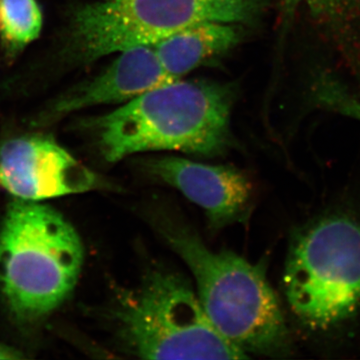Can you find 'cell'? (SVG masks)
I'll use <instances>...</instances> for the list:
<instances>
[{"label":"cell","instance_id":"cell-6","mask_svg":"<svg viewBox=\"0 0 360 360\" xmlns=\"http://www.w3.org/2000/svg\"><path fill=\"white\" fill-rule=\"evenodd\" d=\"M291 310L305 326L328 329L360 309V225L326 217L291 241L283 276Z\"/></svg>","mask_w":360,"mask_h":360},{"label":"cell","instance_id":"cell-3","mask_svg":"<svg viewBox=\"0 0 360 360\" xmlns=\"http://www.w3.org/2000/svg\"><path fill=\"white\" fill-rule=\"evenodd\" d=\"M84 262L73 225L41 201L14 198L0 225V293L16 321L46 319L70 298Z\"/></svg>","mask_w":360,"mask_h":360},{"label":"cell","instance_id":"cell-11","mask_svg":"<svg viewBox=\"0 0 360 360\" xmlns=\"http://www.w3.org/2000/svg\"><path fill=\"white\" fill-rule=\"evenodd\" d=\"M41 9L37 0H0V33L4 49L15 56L39 37Z\"/></svg>","mask_w":360,"mask_h":360},{"label":"cell","instance_id":"cell-12","mask_svg":"<svg viewBox=\"0 0 360 360\" xmlns=\"http://www.w3.org/2000/svg\"><path fill=\"white\" fill-rule=\"evenodd\" d=\"M314 103L329 112L347 116L360 122V99L352 96L340 80L321 75L312 86Z\"/></svg>","mask_w":360,"mask_h":360},{"label":"cell","instance_id":"cell-5","mask_svg":"<svg viewBox=\"0 0 360 360\" xmlns=\"http://www.w3.org/2000/svg\"><path fill=\"white\" fill-rule=\"evenodd\" d=\"M265 0H99L71 11L59 59L82 68L103 56L151 46L187 26L202 21L250 22L262 14Z\"/></svg>","mask_w":360,"mask_h":360},{"label":"cell","instance_id":"cell-14","mask_svg":"<svg viewBox=\"0 0 360 360\" xmlns=\"http://www.w3.org/2000/svg\"><path fill=\"white\" fill-rule=\"evenodd\" d=\"M23 355L18 350L0 342V359H21Z\"/></svg>","mask_w":360,"mask_h":360},{"label":"cell","instance_id":"cell-1","mask_svg":"<svg viewBox=\"0 0 360 360\" xmlns=\"http://www.w3.org/2000/svg\"><path fill=\"white\" fill-rule=\"evenodd\" d=\"M151 222L193 272L201 307L220 335L248 356L288 354L290 331L264 264L232 251L210 250L191 227L167 213H153Z\"/></svg>","mask_w":360,"mask_h":360},{"label":"cell","instance_id":"cell-7","mask_svg":"<svg viewBox=\"0 0 360 360\" xmlns=\"http://www.w3.org/2000/svg\"><path fill=\"white\" fill-rule=\"evenodd\" d=\"M45 135H23L0 146V188L14 198L44 201L110 187Z\"/></svg>","mask_w":360,"mask_h":360},{"label":"cell","instance_id":"cell-2","mask_svg":"<svg viewBox=\"0 0 360 360\" xmlns=\"http://www.w3.org/2000/svg\"><path fill=\"white\" fill-rule=\"evenodd\" d=\"M233 94L217 82L193 80L161 85L108 115L85 120L106 162L148 151L222 155L232 144Z\"/></svg>","mask_w":360,"mask_h":360},{"label":"cell","instance_id":"cell-13","mask_svg":"<svg viewBox=\"0 0 360 360\" xmlns=\"http://www.w3.org/2000/svg\"><path fill=\"white\" fill-rule=\"evenodd\" d=\"M290 8L303 6L315 20L326 25H343L360 14V0H288Z\"/></svg>","mask_w":360,"mask_h":360},{"label":"cell","instance_id":"cell-4","mask_svg":"<svg viewBox=\"0 0 360 360\" xmlns=\"http://www.w3.org/2000/svg\"><path fill=\"white\" fill-rule=\"evenodd\" d=\"M108 319L127 354L146 359H245L220 335L181 274L151 265L135 288L118 290Z\"/></svg>","mask_w":360,"mask_h":360},{"label":"cell","instance_id":"cell-10","mask_svg":"<svg viewBox=\"0 0 360 360\" xmlns=\"http://www.w3.org/2000/svg\"><path fill=\"white\" fill-rule=\"evenodd\" d=\"M233 23L202 21L187 26L155 45L156 56L168 75L179 80L189 71L236 45L240 37Z\"/></svg>","mask_w":360,"mask_h":360},{"label":"cell","instance_id":"cell-8","mask_svg":"<svg viewBox=\"0 0 360 360\" xmlns=\"http://www.w3.org/2000/svg\"><path fill=\"white\" fill-rule=\"evenodd\" d=\"M143 169L200 206L215 231L245 221L252 208L255 187L236 168L162 156L143 161Z\"/></svg>","mask_w":360,"mask_h":360},{"label":"cell","instance_id":"cell-9","mask_svg":"<svg viewBox=\"0 0 360 360\" xmlns=\"http://www.w3.org/2000/svg\"><path fill=\"white\" fill-rule=\"evenodd\" d=\"M103 72L54 98L37 115L34 124L46 125L75 111L129 101L149 90L175 82L161 66L153 45L120 52Z\"/></svg>","mask_w":360,"mask_h":360}]
</instances>
